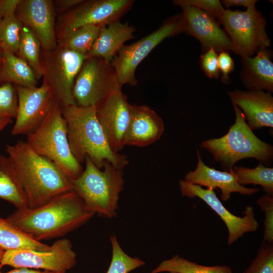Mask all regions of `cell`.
I'll use <instances>...</instances> for the list:
<instances>
[{
    "label": "cell",
    "instance_id": "7bdbcfd3",
    "mask_svg": "<svg viewBox=\"0 0 273 273\" xmlns=\"http://www.w3.org/2000/svg\"><path fill=\"white\" fill-rule=\"evenodd\" d=\"M5 251L0 248V262L2 261Z\"/></svg>",
    "mask_w": 273,
    "mask_h": 273
},
{
    "label": "cell",
    "instance_id": "f1b7e54d",
    "mask_svg": "<svg viewBox=\"0 0 273 273\" xmlns=\"http://www.w3.org/2000/svg\"><path fill=\"white\" fill-rule=\"evenodd\" d=\"M100 27L95 25L80 27L58 39L57 44L86 56L99 35Z\"/></svg>",
    "mask_w": 273,
    "mask_h": 273
},
{
    "label": "cell",
    "instance_id": "8d00e7d4",
    "mask_svg": "<svg viewBox=\"0 0 273 273\" xmlns=\"http://www.w3.org/2000/svg\"><path fill=\"white\" fill-rule=\"evenodd\" d=\"M218 62L219 69L222 74L221 81L225 84L231 83V79L229 75L234 70V59L228 52L222 51L219 52V55H218Z\"/></svg>",
    "mask_w": 273,
    "mask_h": 273
},
{
    "label": "cell",
    "instance_id": "4fadbf2b",
    "mask_svg": "<svg viewBox=\"0 0 273 273\" xmlns=\"http://www.w3.org/2000/svg\"><path fill=\"white\" fill-rule=\"evenodd\" d=\"M15 86L18 105L11 133L28 136L42 123L55 102L49 87L43 83L39 87Z\"/></svg>",
    "mask_w": 273,
    "mask_h": 273
},
{
    "label": "cell",
    "instance_id": "6da1fadb",
    "mask_svg": "<svg viewBox=\"0 0 273 273\" xmlns=\"http://www.w3.org/2000/svg\"><path fill=\"white\" fill-rule=\"evenodd\" d=\"M95 214L74 191L58 195L35 208H17L7 219L34 239L41 242L63 237Z\"/></svg>",
    "mask_w": 273,
    "mask_h": 273
},
{
    "label": "cell",
    "instance_id": "4dcf8cb0",
    "mask_svg": "<svg viewBox=\"0 0 273 273\" xmlns=\"http://www.w3.org/2000/svg\"><path fill=\"white\" fill-rule=\"evenodd\" d=\"M110 242L112 259L106 273H129L145 264L140 258L127 255L121 248L115 236H111Z\"/></svg>",
    "mask_w": 273,
    "mask_h": 273
},
{
    "label": "cell",
    "instance_id": "8992f818",
    "mask_svg": "<svg viewBox=\"0 0 273 273\" xmlns=\"http://www.w3.org/2000/svg\"><path fill=\"white\" fill-rule=\"evenodd\" d=\"M38 154L55 163L70 179L78 178L83 171L72 154L61 107L54 103L39 127L27 136L26 142Z\"/></svg>",
    "mask_w": 273,
    "mask_h": 273
},
{
    "label": "cell",
    "instance_id": "cb8c5ba5",
    "mask_svg": "<svg viewBox=\"0 0 273 273\" xmlns=\"http://www.w3.org/2000/svg\"><path fill=\"white\" fill-rule=\"evenodd\" d=\"M0 198L11 203L17 208L27 207L21 184L8 156L0 155Z\"/></svg>",
    "mask_w": 273,
    "mask_h": 273
},
{
    "label": "cell",
    "instance_id": "e575fe53",
    "mask_svg": "<svg viewBox=\"0 0 273 273\" xmlns=\"http://www.w3.org/2000/svg\"><path fill=\"white\" fill-rule=\"evenodd\" d=\"M257 203L265 214L262 242L273 243V196L264 195L258 198Z\"/></svg>",
    "mask_w": 273,
    "mask_h": 273
},
{
    "label": "cell",
    "instance_id": "4316f807",
    "mask_svg": "<svg viewBox=\"0 0 273 273\" xmlns=\"http://www.w3.org/2000/svg\"><path fill=\"white\" fill-rule=\"evenodd\" d=\"M41 51L40 43L36 36L28 27L23 25L16 55L30 66L37 80L42 77Z\"/></svg>",
    "mask_w": 273,
    "mask_h": 273
},
{
    "label": "cell",
    "instance_id": "5bb4252c",
    "mask_svg": "<svg viewBox=\"0 0 273 273\" xmlns=\"http://www.w3.org/2000/svg\"><path fill=\"white\" fill-rule=\"evenodd\" d=\"M179 185L183 197L200 198L220 217L228 231L229 245L235 242L245 233L256 232L259 228L251 206L245 207L243 217L237 216L225 208L213 190L203 189L199 185L191 184L184 179L179 180Z\"/></svg>",
    "mask_w": 273,
    "mask_h": 273
},
{
    "label": "cell",
    "instance_id": "8fae6325",
    "mask_svg": "<svg viewBox=\"0 0 273 273\" xmlns=\"http://www.w3.org/2000/svg\"><path fill=\"white\" fill-rule=\"evenodd\" d=\"M133 0H82L56 21L57 40L81 27L107 25L120 20L131 8Z\"/></svg>",
    "mask_w": 273,
    "mask_h": 273
},
{
    "label": "cell",
    "instance_id": "277c9868",
    "mask_svg": "<svg viewBox=\"0 0 273 273\" xmlns=\"http://www.w3.org/2000/svg\"><path fill=\"white\" fill-rule=\"evenodd\" d=\"M233 105L236 119L227 133L219 138L204 141L201 147L212 155L225 171H232L237 161L247 158L269 165L273 159L272 146L256 136L246 122L243 112Z\"/></svg>",
    "mask_w": 273,
    "mask_h": 273
},
{
    "label": "cell",
    "instance_id": "836d02e7",
    "mask_svg": "<svg viewBox=\"0 0 273 273\" xmlns=\"http://www.w3.org/2000/svg\"><path fill=\"white\" fill-rule=\"evenodd\" d=\"M173 3L177 6H190L203 10L215 19H217L219 24L225 11L218 0H174Z\"/></svg>",
    "mask_w": 273,
    "mask_h": 273
},
{
    "label": "cell",
    "instance_id": "ac0fdd59",
    "mask_svg": "<svg viewBox=\"0 0 273 273\" xmlns=\"http://www.w3.org/2000/svg\"><path fill=\"white\" fill-rule=\"evenodd\" d=\"M164 124L160 116L148 106L130 104V116L125 144L144 147L163 135Z\"/></svg>",
    "mask_w": 273,
    "mask_h": 273
},
{
    "label": "cell",
    "instance_id": "d590c367",
    "mask_svg": "<svg viewBox=\"0 0 273 273\" xmlns=\"http://www.w3.org/2000/svg\"><path fill=\"white\" fill-rule=\"evenodd\" d=\"M200 64L205 74L208 78L217 79L220 75L218 62L217 53L213 48L203 53L200 56Z\"/></svg>",
    "mask_w": 273,
    "mask_h": 273
},
{
    "label": "cell",
    "instance_id": "7a4b0ae2",
    "mask_svg": "<svg viewBox=\"0 0 273 273\" xmlns=\"http://www.w3.org/2000/svg\"><path fill=\"white\" fill-rule=\"evenodd\" d=\"M6 151L15 166L27 207H39L58 195L73 191L71 180L63 171L35 152L26 142L7 145Z\"/></svg>",
    "mask_w": 273,
    "mask_h": 273
},
{
    "label": "cell",
    "instance_id": "3957f363",
    "mask_svg": "<svg viewBox=\"0 0 273 273\" xmlns=\"http://www.w3.org/2000/svg\"><path fill=\"white\" fill-rule=\"evenodd\" d=\"M61 109L71 152L80 163L87 156L101 169L106 161L122 170L128 164L126 155L114 152L109 147L95 107L74 105Z\"/></svg>",
    "mask_w": 273,
    "mask_h": 273
},
{
    "label": "cell",
    "instance_id": "f35d334b",
    "mask_svg": "<svg viewBox=\"0 0 273 273\" xmlns=\"http://www.w3.org/2000/svg\"><path fill=\"white\" fill-rule=\"evenodd\" d=\"M82 0L53 1L55 12L57 15L64 13L80 3Z\"/></svg>",
    "mask_w": 273,
    "mask_h": 273
},
{
    "label": "cell",
    "instance_id": "e0dca14e",
    "mask_svg": "<svg viewBox=\"0 0 273 273\" xmlns=\"http://www.w3.org/2000/svg\"><path fill=\"white\" fill-rule=\"evenodd\" d=\"M180 7L183 10L184 32L199 41L203 53L210 48L217 53L231 51L230 39L216 19L197 8Z\"/></svg>",
    "mask_w": 273,
    "mask_h": 273
},
{
    "label": "cell",
    "instance_id": "74e56055",
    "mask_svg": "<svg viewBox=\"0 0 273 273\" xmlns=\"http://www.w3.org/2000/svg\"><path fill=\"white\" fill-rule=\"evenodd\" d=\"M21 0H0V20L15 15Z\"/></svg>",
    "mask_w": 273,
    "mask_h": 273
},
{
    "label": "cell",
    "instance_id": "60d3db41",
    "mask_svg": "<svg viewBox=\"0 0 273 273\" xmlns=\"http://www.w3.org/2000/svg\"><path fill=\"white\" fill-rule=\"evenodd\" d=\"M2 266L0 264V273H40L41 271L26 268H18L6 272L1 271Z\"/></svg>",
    "mask_w": 273,
    "mask_h": 273
},
{
    "label": "cell",
    "instance_id": "7c38bea8",
    "mask_svg": "<svg viewBox=\"0 0 273 273\" xmlns=\"http://www.w3.org/2000/svg\"><path fill=\"white\" fill-rule=\"evenodd\" d=\"M76 255L67 239L56 241L48 251L11 250L5 251L0 264L16 268L43 269L65 273L75 266Z\"/></svg>",
    "mask_w": 273,
    "mask_h": 273
},
{
    "label": "cell",
    "instance_id": "b9f144b4",
    "mask_svg": "<svg viewBox=\"0 0 273 273\" xmlns=\"http://www.w3.org/2000/svg\"><path fill=\"white\" fill-rule=\"evenodd\" d=\"M12 121V118L7 116H0V132Z\"/></svg>",
    "mask_w": 273,
    "mask_h": 273
},
{
    "label": "cell",
    "instance_id": "603a6c76",
    "mask_svg": "<svg viewBox=\"0 0 273 273\" xmlns=\"http://www.w3.org/2000/svg\"><path fill=\"white\" fill-rule=\"evenodd\" d=\"M10 83L21 86H36L37 79L30 66L13 53L2 50L0 84Z\"/></svg>",
    "mask_w": 273,
    "mask_h": 273
},
{
    "label": "cell",
    "instance_id": "ffe728a7",
    "mask_svg": "<svg viewBox=\"0 0 273 273\" xmlns=\"http://www.w3.org/2000/svg\"><path fill=\"white\" fill-rule=\"evenodd\" d=\"M198 163L194 171H189L184 180L192 184L205 186L212 190L218 188L221 191V200L227 201L233 192L242 195H252L258 188H249L240 185L233 171H219L207 166L203 161L199 151H197Z\"/></svg>",
    "mask_w": 273,
    "mask_h": 273
},
{
    "label": "cell",
    "instance_id": "d4e9b609",
    "mask_svg": "<svg viewBox=\"0 0 273 273\" xmlns=\"http://www.w3.org/2000/svg\"><path fill=\"white\" fill-rule=\"evenodd\" d=\"M0 248L4 251L31 250L48 251L51 246L37 241L0 217Z\"/></svg>",
    "mask_w": 273,
    "mask_h": 273
},
{
    "label": "cell",
    "instance_id": "f6af8a7d",
    "mask_svg": "<svg viewBox=\"0 0 273 273\" xmlns=\"http://www.w3.org/2000/svg\"><path fill=\"white\" fill-rule=\"evenodd\" d=\"M1 61H2V50H1V49L0 48V65H1Z\"/></svg>",
    "mask_w": 273,
    "mask_h": 273
},
{
    "label": "cell",
    "instance_id": "7402d4cb",
    "mask_svg": "<svg viewBox=\"0 0 273 273\" xmlns=\"http://www.w3.org/2000/svg\"><path fill=\"white\" fill-rule=\"evenodd\" d=\"M135 27L120 20L100 27L99 35L86 57L102 58L111 63L127 41L134 38Z\"/></svg>",
    "mask_w": 273,
    "mask_h": 273
},
{
    "label": "cell",
    "instance_id": "ab89813d",
    "mask_svg": "<svg viewBox=\"0 0 273 273\" xmlns=\"http://www.w3.org/2000/svg\"><path fill=\"white\" fill-rule=\"evenodd\" d=\"M258 1L256 0H222L220 1L226 8L230 7L243 6L247 8L255 5Z\"/></svg>",
    "mask_w": 273,
    "mask_h": 273
},
{
    "label": "cell",
    "instance_id": "5b68a950",
    "mask_svg": "<svg viewBox=\"0 0 273 273\" xmlns=\"http://www.w3.org/2000/svg\"><path fill=\"white\" fill-rule=\"evenodd\" d=\"M81 174L71 180L73 191L86 207L100 216L112 218L116 216L119 195L123 190V171L106 161L103 170L98 168L86 156Z\"/></svg>",
    "mask_w": 273,
    "mask_h": 273
},
{
    "label": "cell",
    "instance_id": "ee69618b",
    "mask_svg": "<svg viewBox=\"0 0 273 273\" xmlns=\"http://www.w3.org/2000/svg\"><path fill=\"white\" fill-rule=\"evenodd\" d=\"M40 273H61V272H52V271L44 270L43 271H41Z\"/></svg>",
    "mask_w": 273,
    "mask_h": 273
},
{
    "label": "cell",
    "instance_id": "d6a6232c",
    "mask_svg": "<svg viewBox=\"0 0 273 273\" xmlns=\"http://www.w3.org/2000/svg\"><path fill=\"white\" fill-rule=\"evenodd\" d=\"M18 99L16 89L10 83L0 85V116L15 118Z\"/></svg>",
    "mask_w": 273,
    "mask_h": 273
},
{
    "label": "cell",
    "instance_id": "f546056e",
    "mask_svg": "<svg viewBox=\"0 0 273 273\" xmlns=\"http://www.w3.org/2000/svg\"><path fill=\"white\" fill-rule=\"evenodd\" d=\"M23 25L16 15L0 20V48L16 55Z\"/></svg>",
    "mask_w": 273,
    "mask_h": 273
},
{
    "label": "cell",
    "instance_id": "ba28073f",
    "mask_svg": "<svg viewBox=\"0 0 273 273\" xmlns=\"http://www.w3.org/2000/svg\"><path fill=\"white\" fill-rule=\"evenodd\" d=\"M220 23L230 39L231 51L241 57H252L258 50L271 44L265 19L255 5L245 11L225 10Z\"/></svg>",
    "mask_w": 273,
    "mask_h": 273
},
{
    "label": "cell",
    "instance_id": "1f68e13d",
    "mask_svg": "<svg viewBox=\"0 0 273 273\" xmlns=\"http://www.w3.org/2000/svg\"><path fill=\"white\" fill-rule=\"evenodd\" d=\"M243 273H273V243L262 242L256 256Z\"/></svg>",
    "mask_w": 273,
    "mask_h": 273
},
{
    "label": "cell",
    "instance_id": "30bf717a",
    "mask_svg": "<svg viewBox=\"0 0 273 273\" xmlns=\"http://www.w3.org/2000/svg\"><path fill=\"white\" fill-rule=\"evenodd\" d=\"M122 86L111 63L86 57L75 78L72 94L77 105L96 107Z\"/></svg>",
    "mask_w": 273,
    "mask_h": 273
},
{
    "label": "cell",
    "instance_id": "83f0119b",
    "mask_svg": "<svg viewBox=\"0 0 273 273\" xmlns=\"http://www.w3.org/2000/svg\"><path fill=\"white\" fill-rule=\"evenodd\" d=\"M232 171L238 183L244 186L248 184L259 185L266 194L273 196V168L259 163L253 168L234 166Z\"/></svg>",
    "mask_w": 273,
    "mask_h": 273
},
{
    "label": "cell",
    "instance_id": "9a60e30c",
    "mask_svg": "<svg viewBox=\"0 0 273 273\" xmlns=\"http://www.w3.org/2000/svg\"><path fill=\"white\" fill-rule=\"evenodd\" d=\"M96 116L110 148L118 153L125 146L130 104L122 90L113 94L96 107Z\"/></svg>",
    "mask_w": 273,
    "mask_h": 273
},
{
    "label": "cell",
    "instance_id": "484cf974",
    "mask_svg": "<svg viewBox=\"0 0 273 273\" xmlns=\"http://www.w3.org/2000/svg\"><path fill=\"white\" fill-rule=\"evenodd\" d=\"M233 273L227 265L204 266L192 262L176 254L162 261L151 273Z\"/></svg>",
    "mask_w": 273,
    "mask_h": 273
},
{
    "label": "cell",
    "instance_id": "52a82bcc",
    "mask_svg": "<svg viewBox=\"0 0 273 273\" xmlns=\"http://www.w3.org/2000/svg\"><path fill=\"white\" fill-rule=\"evenodd\" d=\"M86 58L84 55L58 45L51 51L41 49L42 83L49 87L55 103L61 108L76 105L73 87Z\"/></svg>",
    "mask_w": 273,
    "mask_h": 273
},
{
    "label": "cell",
    "instance_id": "d6986e66",
    "mask_svg": "<svg viewBox=\"0 0 273 273\" xmlns=\"http://www.w3.org/2000/svg\"><path fill=\"white\" fill-rule=\"evenodd\" d=\"M233 104L243 111L251 130L273 127V97L263 90H234L228 93Z\"/></svg>",
    "mask_w": 273,
    "mask_h": 273
},
{
    "label": "cell",
    "instance_id": "9c48e42d",
    "mask_svg": "<svg viewBox=\"0 0 273 273\" xmlns=\"http://www.w3.org/2000/svg\"><path fill=\"white\" fill-rule=\"evenodd\" d=\"M183 32L184 18L180 13L167 18L158 29L136 41L124 44L111 62L119 83L136 85L135 72L142 61L164 39Z\"/></svg>",
    "mask_w": 273,
    "mask_h": 273
},
{
    "label": "cell",
    "instance_id": "44dd1931",
    "mask_svg": "<svg viewBox=\"0 0 273 273\" xmlns=\"http://www.w3.org/2000/svg\"><path fill=\"white\" fill-rule=\"evenodd\" d=\"M254 57H241L240 73L243 85L249 90L273 92V63L271 50H258Z\"/></svg>",
    "mask_w": 273,
    "mask_h": 273
},
{
    "label": "cell",
    "instance_id": "2e32d148",
    "mask_svg": "<svg viewBox=\"0 0 273 273\" xmlns=\"http://www.w3.org/2000/svg\"><path fill=\"white\" fill-rule=\"evenodd\" d=\"M15 15L39 40L41 49L51 51L58 46L55 30L56 13L52 0H21Z\"/></svg>",
    "mask_w": 273,
    "mask_h": 273
}]
</instances>
